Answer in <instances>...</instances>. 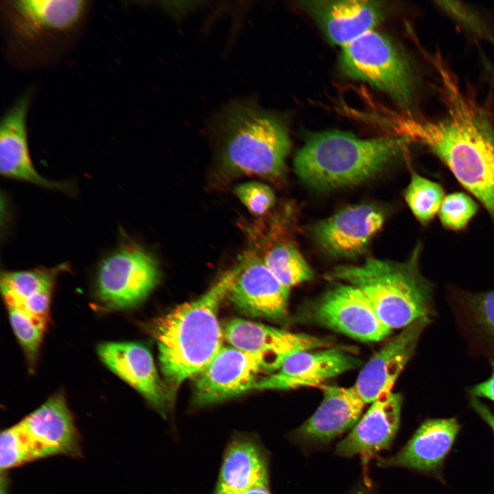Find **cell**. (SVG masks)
Listing matches in <instances>:
<instances>
[{
    "label": "cell",
    "mask_w": 494,
    "mask_h": 494,
    "mask_svg": "<svg viewBox=\"0 0 494 494\" xmlns=\"http://www.w3.org/2000/svg\"><path fill=\"white\" fill-rule=\"evenodd\" d=\"M356 357L337 348H322L295 353L277 370L263 377L254 390H291L319 386L359 366Z\"/></svg>",
    "instance_id": "cell-15"
},
{
    "label": "cell",
    "mask_w": 494,
    "mask_h": 494,
    "mask_svg": "<svg viewBox=\"0 0 494 494\" xmlns=\"http://www.w3.org/2000/svg\"><path fill=\"white\" fill-rule=\"evenodd\" d=\"M384 215L368 204L347 207L316 223L311 235L330 255L353 257L361 254L381 228Z\"/></svg>",
    "instance_id": "cell-13"
},
{
    "label": "cell",
    "mask_w": 494,
    "mask_h": 494,
    "mask_svg": "<svg viewBox=\"0 0 494 494\" xmlns=\"http://www.w3.org/2000/svg\"><path fill=\"white\" fill-rule=\"evenodd\" d=\"M226 297L252 316L277 319L287 311L290 288L282 284L253 251L242 255L233 268Z\"/></svg>",
    "instance_id": "cell-11"
},
{
    "label": "cell",
    "mask_w": 494,
    "mask_h": 494,
    "mask_svg": "<svg viewBox=\"0 0 494 494\" xmlns=\"http://www.w3.org/2000/svg\"><path fill=\"white\" fill-rule=\"evenodd\" d=\"M235 193L248 211L256 216L266 213L275 202L273 190L267 185L247 182L235 187Z\"/></svg>",
    "instance_id": "cell-30"
},
{
    "label": "cell",
    "mask_w": 494,
    "mask_h": 494,
    "mask_svg": "<svg viewBox=\"0 0 494 494\" xmlns=\"http://www.w3.org/2000/svg\"><path fill=\"white\" fill-rule=\"evenodd\" d=\"M404 198L418 221L427 224L439 212L445 196L443 189L438 183L414 172Z\"/></svg>",
    "instance_id": "cell-27"
},
{
    "label": "cell",
    "mask_w": 494,
    "mask_h": 494,
    "mask_svg": "<svg viewBox=\"0 0 494 494\" xmlns=\"http://www.w3.org/2000/svg\"><path fill=\"white\" fill-rule=\"evenodd\" d=\"M332 44L342 47L373 30L384 19V2L368 0L301 1Z\"/></svg>",
    "instance_id": "cell-16"
},
{
    "label": "cell",
    "mask_w": 494,
    "mask_h": 494,
    "mask_svg": "<svg viewBox=\"0 0 494 494\" xmlns=\"http://www.w3.org/2000/svg\"><path fill=\"white\" fill-rule=\"evenodd\" d=\"M470 404L474 411L491 427L494 434V415L476 397L470 395Z\"/></svg>",
    "instance_id": "cell-34"
},
{
    "label": "cell",
    "mask_w": 494,
    "mask_h": 494,
    "mask_svg": "<svg viewBox=\"0 0 494 494\" xmlns=\"http://www.w3.org/2000/svg\"><path fill=\"white\" fill-rule=\"evenodd\" d=\"M492 373L484 381L471 387V395L478 397H484L494 401V361H491Z\"/></svg>",
    "instance_id": "cell-33"
},
{
    "label": "cell",
    "mask_w": 494,
    "mask_h": 494,
    "mask_svg": "<svg viewBox=\"0 0 494 494\" xmlns=\"http://www.w3.org/2000/svg\"><path fill=\"white\" fill-rule=\"evenodd\" d=\"M477 210L478 206L470 196L455 192L445 196L438 215L445 227L460 230L468 224Z\"/></svg>",
    "instance_id": "cell-29"
},
{
    "label": "cell",
    "mask_w": 494,
    "mask_h": 494,
    "mask_svg": "<svg viewBox=\"0 0 494 494\" xmlns=\"http://www.w3.org/2000/svg\"><path fill=\"white\" fill-rule=\"evenodd\" d=\"M223 337L232 346L261 357L269 372H275L290 355L303 351L325 348L322 338L298 333L240 318L229 320Z\"/></svg>",
    "instance_id": "cell-12"
},
{
    "label": "cell",
    "mask_w": 494,
    "mask_h": 494,
    "mask_svg": "<svg viewBox=\"0 0 494 494\" xmlns=\"http://www.w3.org/2000/svg\"><path fill=\"white\" fill-rule=\"evenodd\" d=\"M222 158L231 170L278 179L285 170L290 139L284 125L257 105L237 103L221 116Z\"/></svg>",
    "instance_id": "cell-5"
},
{
    "label": "cell",
    "mask_w": 494,
    "mask_h": 494,
    "mask_svg": "<svg viewBox=\"0 0 494 494\" xmlns=\"http://www.w3.org/2000/svg\"><path fill=\"white\" fill-rule=\"evenodd\" d=\"M30 95H21L7 110L0 124V172L2 176L49 189L71 192L69 183L49 180L40 175L28 150L26 116Z\"/></svg>",
    "instance_id": "cell-19"
},
{
    "label": "cell",
    "mask_w": 494,
    "mask_h": 494,
    "mask_svg": "<svg viewBox=\"0 0 494 494\" xmlns=\"http://www.w3.org/2000/svg\"><path fill=\"white\" fill-rule=\"evenodd\" d=\"M233 276V268L200 297L178 305L152 325L172 400L180 384L198 376L223 346L218 311Z\"/></svg>",
    "instance_id": "cell-2"
},
{
    "label": "cell",
    "mask_w": 494,
    "mask_h": 494,
    "mask_svg": "<svg viewBox=\"0 0 494 494\" xmlns=\"http://www.w3.org/2000/svg\"><path fill=\"white\" fill-rule=\"evenodd\" d=\"M81 0H16L10 2L13 27L22 37L33 38L50 31H64L81 17Z\"/></svg>",
    "instance_id": "cell-23"
},
{
    "label": "cell",
    "mask_w": 494,
    "mask_h": 494,
    "mask_svg": "<svg viewBox=\"0 0 494 494\" xmlns=\"http://www.w3.org/2000/svg\"><path fill=\"white\" fill-rule=\"evenodd\" d=\"M353 494H368V493L367 492L364 491H357V492H356V493H353Z\"/></svg>",
    "instance_id": "cell-36"
},
{
    "label": "cell",
    "mask_w": 494,
    "mask_h": 494,
    "mask_svg": "<svg viewBox=\"0 0 494 494\" xmlns=\"http://www.w3.org/2000/svg\"><path fill=\"white\" fill-rule=\"evenodd\" d=\"M158 279L155 259L138 245L125 243L99 263L96 294L109 309L131 308L147 298Z\"/></svg>",
    "instance_id": "cell-7"
},
{
    "label": "cell",
    "mask_w": 494,
    "mask_h": 494,
    "mask_svg": "<svg viewBox=\"0 0 494 494\" xmlns=\"http://www.w3.org/2000/svg\"><path fill=\"white\" fill-rule=\"evenodd\" d=\"M97 353L112 372L137 390L163 416H167L173 400L147 347L134 342H108L98 346Z\"/></svg>",
    "instance_id": "cell-14"
},
{
    "label": "cell",
    "mask_w": 494,
    "mask_h": 494,
    "mask_svg": "<svg viewBox=\"0 0 494 494\" xmlns=\"http://www.w3.org/2000/svg\"><path fill=\"white\" fill-rule=\"evenodd\" d=\"M410 142L400 136L360 139L339 130L312 133L297 152L294 168L301 181L317 191L351 187L377 175Z\"/></svg>",
    "instance_id": "cell-3"
},
{
    "label": "cell",
    "mask_w": 494,
    "mask_h": 494,
    "mask_svg": "<svg viewBox=\"0 0 494 494\" xmlns=\"http://www.w3.org/2000/svg\"><path fill=\"white\" fill-rule=\"evenodd\" d=\"M28 451L30 462L53 456L82 455L80 436L64 397H50L15 424Z\"/></svg>",
    "instance_id": "cell-9"
},
{
    "label": "cell",
    "mask_w": 494,
    "mask_h": 494,
    "mask_svg": "<svg viewBox=\"0 0 494 494\" xmlns=\"http://www.w3.org/2000/svg\"><path fill=\"white\" fill-rule=\"evenodd\" d=\"M12 329L30 362L36 359L47 325L40 322L23 310L7 306Z\"/></svg>",
    "instance_id": "cell-28"
},
{
    "label": "cell",
    "mask_w": 494,
    "mask_h": 494,
    "mask_svg": "<svg viewBox=\"0 0 494 494\" xmlns=\"http://www.w3.org/2000/svg\"><path fill=\"white\" fill-rule=\"evenodd\" d=\"M431 320L423 318L403 328L362 367L353 386L366 404L372 403L382 393L392 391Z\"/></svg>",
    "instance_id": "cell-18"
},
{
    "label": "cell",
    "mask_w": 494,
    "mask_h": 494,
    "mask_svg": "<svg viewBox=\"0 0 494 494\" xmlns=\"http://www.w3.org/2000/svg\"><path fill=\"white\" fill-rule=\"evenodd\" d=\"M340 67L348 76L387 93L403 110L412 111L418 79L403 51L373 30L342 47Z\"/></svg>",
    "instance_id": "cell-6"
},
{
    "label": "cell",
    "mask_w": 494,
    "mask_h": 494,
    "mask_svg": "<svg viewBox=\"0 0 494 494\" xmlns=\"http://www.w3.org/2000/svg\"><path fill=\"white\" fill-rule=\"evenodd\" d=\"M212 494H272L268 460L258 439L247 434L231 438Z\"/></svg>",
    "instance_id": "cell-17"
},
{
    "label": "cell",
    "mask_w": 494,
    "mask_h": 494,
    "mask_svg": "<svg viewBox=\"0 0 494 494\" xmlns=\"http://www.w3.org/2000/svg\"><path fill=\"white\" fill-rule=\"evenodd\" d=\"M309 316L315 322L363 342H377L391 333L357 287L340 283L314 302Z\"/></svg>",
    "instance_id": "cell-8"
},
{
    "label": "cell",
    "mask_w": 494,
    "mask_h": 494,
    "mask_svg": "<svg viewBox=\"0 0 494 494\" xmlns=\"http://www.w3.org/2000/svg\"><path fill=\"white\" fill-rule=\"evenodd\" d=\"M0 494H8V489L9 484V480L8 476L5 472L1 473V480H0Z\"/></svg>",
    "instance_id": "cell-35"
},
{
    "label": "cell",
    "mask_w": 494,
    "mask_h": 494,
    "mask_svg": "<svg viewBox=\"0 0 494 494\" xmlns=\"http://www.w3.org/2000/svg\"><path fill=\"white\" fill-rule=\"evenodd\" d=\"M402 402V396L399 393H382L338 444L336 453L349 457L372 454L386 447L398 430Z\"/></svg>",
    "instance_id": "cell-20"
},
{
    "label": "cell",
    "mask_w": 494,
    "mask_h": 494,
    "mask_svg": "<svg viewBox=\"0 0 494 494\" xmlns=\"http://www.w3.org/2000/svg\"><path fill=\"white\" fill-rule=\"evenodd\" d=\"M321 389L319 407L295 434L307 441L329 442L353 428L366 405L354 386H322Z\"/></svg>",
    "instance_id": "cell-21"
},
{
    "label": "cell",
    "mask_w": 494,
    "mask_h": 494,
    "mask_svg": "<svg viewBox=\"0 0 494 494\" xmlns=\"http://www.w3.org/2000/svg\"><path fill=\"white\" fill-rule=\"evenodd\" d=\"M438 6L466 30L494 44V36L489 26L475 10L460 3L438 1Z\"/></svg>",
    "instance_id": "cell-31"
},
{
    "label": "cell",
    "mask_w": 494,
    "mask_h": 494,
    "mask_svg": "<svg viewBox=\"0 0 494 494\" xmlns=\"http://www.w3.org/2000/svg\"><path fill=\"white\" fill-rule=\"evenodd\" d=\"M439 71L446 115L434 121L398 117L393 127L399 136L423 144L440 159L494 220V122L460 92L446 71Z\"/></svg>",
    "instance_id": "cell-1"
},
{
    "label": "cell",
    "mask_w": 494,
    "mask_h": 494,
    "mask_svg": "<svg viewBox=\"0 0 494 494\" xmlns=\"http://www.w3.org/2000/svg\"><path fill=\"white\" fill-rule=\"evenodd\" d=\"M460 427L454 418L427 419L389 463L422 472L438 473Z\"/></svg>",
    "instance_id": "cell-22"
},
{
    "label": "cell",
    "mask_w": 494,
    "mask_h": 494,
    "mask_svg": "<svg viewBox=\"0 0 494 494\" xmlns=\"http://www.w3.org/2000/svg\"><path fill=\"white\" fill-rule=\"evenodd\" d=\"M67 268V263H62L53 268L3 272L1 290L6 305L18 306L39 292L53 290L57 276Z\"/></svg>",
    "instance_id": "cell-25"
},
{
    "label": "cell",
    "mask_w": 494,
    "mask_h": 494,
    "mask_svg": "<svg viewBox=\"0 0 494 494\" xmlns=\"http://www.w3.org/2000/svg\"><path fill=\"white\" fill-rule=\"evenodd\" d=\"M261 258L275 277L289 288L314 277L298 248L288 239H280L269 244Z\"/></svg>",
    "instance_id": "cell-24"
},
{
    "label": "cell",
    "mask_w": 494,
    "mask_h": 494,
    "mask_svg": "<svg viewBox=\"0 0 494 494\" xmlns=\"http://www.w3.org/2000/svg\"><path fill=\"white\" fill-rule=\"evenodd\" d=\"M458 306L462 318L479 337L494 345V290L464 293Z\"/></svg>",
    "instance_id": "cell-26"
},
{
    "label": "cell",
    "mask_w": 494,
    "mask_h": 494,
    "mask_svg": "<svg viewBox=\"0 0 494 494\" xmlns=\"http://www.w3.org/2000/svg\"><path fill=\"white\" fill-rule=\"evenodd\" d=\"M419 254L417 246L404 262L367 258L360 265L338 266L329 277L362 291L390 329L404 328L435 314L433 285L419 270Z\"/></svg>",
    "instance_id": "cell-4"
},
{
    "label": "cell",
    "mask_w": 494,
    "mask_h": 494,
    "mask_svg": "<svg viewBox=\"0 0 494 494\" xmlns=\"http://www.w3.org/2000/svg\"><path fill=\"white\" fill-rule=\"evenodd\" d=\"M266 372L267 366L259 356L222 346L197 376L193 403L207 406L254 390L260 375Z\"/></svg>",
    "instance_id": "cell-10"
},
{
    "label": "cell",
    "mask_w": 494,
    "mask_h": 494,
    "mask_svg": "<svg viewBox=\"0 0 494 494\" xmlns=\"http://www.w3.org/2000/svg\"><path fill=\"white\" fill-rule=\"evenodd\" d=\"M51 292L52 290H43L27 298L19 305L13 307L23 310L33 318L47 325Z\"/></svg>",
    "instance_id": "cell-32"
}]
</instances>
